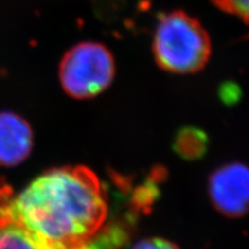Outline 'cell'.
Returning a JSON list of instances; mask_svg holds the SVG:
<instances>
[{
  "mask_svg": "<svg viewBox=\"0 0 249 249\" xmlns=\"http://www.w3.org/2000/svg\"><path fill=\"white\" fill-rule=\"evenodd\" d=\"M0 249H65L31 233L0 202Z\"/></svg>",
  "mask_w": 249,
  "mask_h": 249,
  "instance_id": "6",
  "label": "cell"
},
{
  "mask_svg": "<svg viewBox=\"0 0 249 249\" xmlns=\"http://www.w3.org/2000/svg\"><path fill=\"white\" fill-rule=\"evenodd\" d=\"M152 49L158 66L177 74L201 71L211 54L207 31L182 11H173L160 18Z\"/></svg>",
  "mask_w": 249,
  "mask_h": 249,
  "instance_id": "2",
  "label": "cell"
},
{
  "mask_svg": "<svg viewBox=\"0 0 249 249\" xmlns=\"http://www.w3.org/2000/svg\"><path fill=\"white\" fill-rule=\"evenodd\" d=\"M132 249H179L173 242L169 240H164L160 238H151V239H143L139 241L138 244Z\"/></svg>",
  "mask_w": 249,
  "mask_h": 249,
  "instance_id": "10",
  "label": "cell"
},
{
  "mask_svg": "<svg viewBox=\"0 0 249 249\" xmlns=\"http://www.w3.org/2000/svg\"><path fill=\"white\" fill-rule=\"evenodd\" d=\"M0 202L31 233L65 249L86 244L101 231L107 217L102 183L85 166L50 170Z\"/></svg>",
  "mask_w": 249,
  "mask_h": 249,
  "instance_id": "1",
  "label": "cell"
},
{
  "mask_svg": "<svg viewBox=\"0 0 249 249\" xmlns=\"http://www.w3.org/2000/svg\"><path fill=\"white\" fill-rule=\"evenodd\" d=\"M116 64L107 46L83 42L68 50L59 67L65 92L76 99H87L104 91L113 81Z\"/></svg>",
  "mask_w": 249,
  "mask_h": 249,
  "instance_id": "3",
  "label": "cell"
},
{
  "mask_svg": "<svg viewBox=\"0 0 249 249\" xmlns=\"http://www.w3.org/2000/svg\"><path fill=\"white\" fill-rule=\"evenodd\" d=\"M218 8L227 13L236 15L244 22L248 18V0H213Z\"/></svg>",
  "mask_w": 249,
  "mask_h": 249,
  "instance_id": "9",
  "label": "cell"
},
{
  "mask_svg": "<svg viewBox=\"0 0 249 249\" xmlns=\"http://www.w3.org/2000/svg\"><path fill=\"white\" fill-rule=\"evenodd\" d=\"M124 239V232L118 227H112L101 230L97 234L76 249H119Z\"/></svg>",
  "mask_w": 249,
  "mask_h": 249,
  "instance_id": "7",
  "label": "cell"
},
{
  "mask_svg": "<svg viewBox=\"0 0 249 249\" xmlns=\"http://www.w3.org/2000/svg\"><path fill=\"white\" fill-rule=\"evenodd\" d=\"M33 130L22 117L0 112V166L22 163L33 149Z\"/></svg>",
  "mask_w": 249,
  "mask_h": 249,
  "instance_id": "5",
  "label": "cell"
},
{
  "mask_svg": "<svg viewBox=\"0 0 249 249\" xmlns=\"http://www.w3.org/2000/svg\"><path fill=\"white\" fill-rule=\"evenodd\" d=\"M204 141L202 133L197 130H186L178 138L177 145L183 156H196L203 151Z\"/></svg>",
  "mask_w": 249,
  "mask_h": 249,
  "instance_id": "8",
  "label": "cell"
},
{
  "mask_svg": "<svg viewBox=\"0 0 249 249\" xmlns=\"http://www.w3.org/2000/svg\"><path fill=\"white\" fill-rule=\"evenodd\" d=\"M249 174L240 163H231L211 174L209 195L216 209L229 217L238 218L247 213Z\"/></svg>",
  "mask_w": 249,
  "mask_h": 249,
  "instance_id": "4",
  "label": "cell"
}]
</instances>
